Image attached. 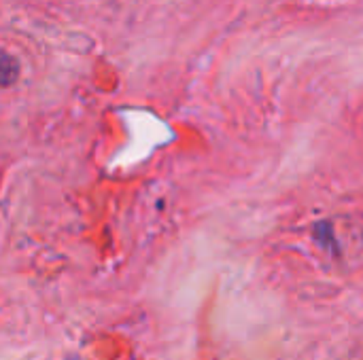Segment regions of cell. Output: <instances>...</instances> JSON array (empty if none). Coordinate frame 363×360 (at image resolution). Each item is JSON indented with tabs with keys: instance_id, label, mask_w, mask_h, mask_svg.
<instances>
[{
	"instance_id": "cell-1",
	"label": "cell",
	"mask_w": 363,
	"mask_h": 360,
	"mask_svg": "<svg viewBox=\"0 0 363 360\" xmlns=\"http://www.w3.org/2000/svg\"><path fill=\"white\" fill-rule=\"evenodd\" d=\"M19 76V64L9 53L0 51V87H9Z\"/></svg>"
},
{
	"instance_id": "cell-2",
	"label": "cell",
	"mask_w": 363,
	"mask_h": 360,
	"mask_svg": "<svg viewBox=\"0 0 363 360\" xmlns=\"http://www.w3.org/2000/svg\"><path fill=\"white\" fill-rule=\"evenodd\" d=\"M315 238H317V242L319 244H323L328 250L332 248V250H338L336 248V236H334V229H332V225L328 223V221H321L317 227H315Z\"/></svg>"
}]
</instances>
